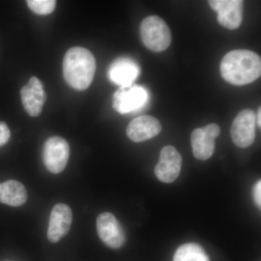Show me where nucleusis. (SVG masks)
Segmentation results:
<instances>
[{
  "instance_id": "nucleus-1",
  "label": "nucleus",
  "mask_w": 261,
  "mask_h": 261,
  "mask_svg": "<svg viewBox=\"0 0 261 261\" xmlns=\"http://www.w3.org/2000/svg\"><path fill=\"white\" fill-rule=\"evenodd\" d=\"M220 70L223 79L233 85L252 83L261 75L260 57L248 49L229 51L223 58Z\"/></svg>"
},
{
  "instance_id": "nucleus-2",
  "label": "nucleus",
  "mask_w": 261,
  "mask_h": 261,
  "mask_svg": "<svg viewBox=\"0 0 261 261\" xmlns=\"http://www.w3.org/2000/svg\"><path fill=\"white\" fill-rule=\"evenodd\" d=\"M63 76L72 88L83 91L94 80L96 61L92 53L83 47H73L65 53L63 63Z\"/></svg>"
},
{
  "instance_id": "nucleus-3",
  "label": "nucleus",
  "mask_w": 261,
  "mask_h": 261,
  "mask_svg": "<svg viewBox=\"0 0 261 261\" xmlns=\"http://www.w3.org/2000/svg\"><path fill=\"white\" fill-rule=\"evenodd\" d=\"M140 37L144 45L154 53L167 49L172 40L167 23L158 15H150L142 20Z\"/></svg>"
},
{
  "instance_id": "nucleus-4",
  "label": "nucleus",
  "mask_w": 261,
  "mask_h": 261,
  "mask_svg": "<svg viewBox=\"0 0 261 261\" xmlns=\"http://www.w3.org/2000/svg\"><path fill=\"white\" fill-rule=\"evenodd\" d=\"M70 156V146L61 137L48 139L43 147L42 159L46 168L51 173L58 174L66 167Z\"/></svg>"
},
{
  "instance_id": "nucleus-5",
  "label": "nucleus",
  "mask_w": 261,
  "mask_h": 261,
  "mask_svg": "<svg viewBox=\"0 0 261 261\" xmlns=\"http://www.w3.org/2000/svg\"><path fill=\"white\" fill-rule=\"evenodd\" d=\"M147 89L142 86L132 84L119 87L113 97V108L121 114H127L143 107L148 100Z\"/></svg>"
},
{
  "instance_id": "nucleus-6",
  "label": "nucleus",
  "mask_w": 261,
  "mask_h": 261,
  "mask_svg": "<svg viewBox=\"0 0 261 261\" xmlns=\"http://www.w3.org/2000/svg\"><path fill=\"white\" fill-rule=\"evenodd\" d=\"M256 114L252 110L240 111L231 125V139L233 143L241 148H246L253 143L255 137Z\"/></svg>"
},
{
  "instance_id": "nucleus-7",
  "label": "nucleus",
  "mask_w": 261,
  "mask_h": 261,
  "mask_svg": "<svg viewBox=\"0 0 261 261\" xmlns=\"http://www.w3.org/2000/svg\"><path fill=\"white\" fill-rule=\"evenodd\" d=\"M98 236L107 246L118 249L124 245L126 236L119 221L111 213L98 216L96 221Z\"/></svg>"
},
{
  "instance_id": "nucleus-8",
  "label": "nucleus",
  "mask_w": 261,
  "mask_h": 261,
  "mask_svg": "<svg viewBox=\"0 0 261 261\" xmlns=\"http://www.w3.org/2000/svg\"><path fill=\"white\" fill-rule=\"evenodd\" d=\"M211 8L217 12L220 25L229 30L238 29L243 22L244 2L242 0H210Z\"/></svg>"
},
{
  "instance_id": "nucleus-9",
  "label": "nucleus",
  "mask_w": 261,
  "mask_h": 261,
  "mask_svg": "<svg viewBox=\"0 0 261 261\" xmlns=\"http://www.w3.org/2000/svg\"><path fill=\"white\" fill-rule=\"evenodd\" d=\"M182 157L173 146H166L161 149L159 163L154 168V173L160 181L171 183L181 172Z\"/></svg>"
},
{
  "instance_id": "nucleus-10",
  "label": "nucleus",
  "mask_w": 261,
  "mask_h": 261,
  "mask_svg": "<svg viewBox=\"0 0 261 261\" xmlns=\"http://www.w3.org/2000/svg\"><path fill=\"white\" fill-rule=\"evenodd\" d=\"M73 221L71 208L66 204L58 203L53 207L49 216L47 239L51 243L59 242L69 232Z\"/></svg>"
},
{
  "instance_id": "nucleus-11",
  "label": "nucleus",
  "mask_w": 261,
  "mask_h": 261,
  "mask_svg": "<svg viewBox=\"0 0 261 261\" xmlns=\"http://www.w3.org/2000/svg\"><path fill=\"white\" fill-rule=\"evenodd\" d=\"M20 97L24 110L32 117L41 114L47 98L42 82L35 76H32L21 89Z\"/></svg>"
},
{
  "instance_id": "nucleus-12",
  "label": "nucleus",
  "mask_w": 261,
  "mask_h": 261,
  "mask_svg": "<svg viewBox=\"0 0 261 261\" xmlns=\"http://www.w3.org/2000/svg\"><path fill=\"white\" fill-rule=\"evenodd\" d=\"M140 73V65L132 58H118L111 63L108 70V77L111 82L122 87L133 84Z\"/></svg>"
},
{
  "instance_id": "nucleus-13",
  "label": "nucleus",
  "mask_w": 261,
  "mask_h": 261,
  "mask_svg": "<svg viewBox=\"0 0 261 261\" xmlns=\"http://www.w3.org/2000/svg\"><path fill=\"white\" fill-rule=\"evenodd\" d=\"M162 127L159 120L150 116H142L130 122L126 128V135L135 142L150 140L161 133Z\"/></svg>"
},
{
  "instance_id": "nucleus-14",
  "label": "nucleus",
  "mask_w": 261,
  "mask_h": 261,
  "mask_svg": "<svg viewBox=\"0 0 261 261\" xmlns=\"http://www.w3.org/2000/svg\"><path fill=\"white\" fill-rule=\"evenodd\" d=\"M28 199V192L23 184L15 180L0 184V202L12 207L24 205Z\"/></svg>"
},
{
  "instance_id": "nucleus-15",
  "label": "nucleus",
  "mask_w": 261,
  "mask_h": 261,
  "mask_svg": "<svg viewBox=\"0 0 261 261\" xmlns=\"http://www.w3.org/2000/svg\"><path fill=\"white\" fill-rule=\"evenodd\" d=\"M216 139L209 135L203 127L196 128L191 135L192 152L196 159L206 161L214 154L216 147Z\"/></svg>"
},
{
  "instance_id": "nucleus-16",
  "label": "nucleus",
  "mask_w": 261,
  "mask_h": 261,
  "mask_svg": "<svg viewBox=\"0 0 261 261\" xmlns=\"http://www.w3.org/2000/svg\"><path fill=\"white\" fill-rule=\"evenodd\" d=\"M173 261H210V259L200 245L187 243L176 250Z\"/></svg>"
},
{
  "instance_id": "nucleus-17",
  "label": "nucleus",
  "mask_w": 261,
  "mask_h": 261,
  "mask_svg": "<svg viewBox=\"0 0 261 261\" xmlns=\"http://www.w3.org/2000/svg\"><path fill=\"white\" fill-rule=\"evenodd\" d=\"M29 8L38 15L50 14L56 9L57 2L55 0H28Z\"/></svg>"
},
{
  "instance_id": "nucleus-18",
  "label": "nucleus",
  "mask_w": 261,
  "mask_h": 261,
  "mask_svg": "<svg viewBox=\"0 0 261 261\" xmlns=\"http://www.w3.org/2000/svg\"><path fill=\"white\" fill-rule=\"evenodd\" d=\"M10 138V130L5 122L0 121V147L8 143Z\"/></svg>"
},
{
  "instance_id": "nucleus-19",
  "label": "nucleus",
  "mask_w": 261,
  "mask_h": 261,
  "mask_svg": "<svg viewBox=\"0 0 261 261\" xmlns=\"http://www.w3.org/2000/svg\"><path fill=\"white\" fill-rule=\"evenodd\" d=\"M253 197L255 200V203L258 206L259 208L260 209L261 206V181L259 180L255 184L253 188Z\"/></svg>"
},
{
  "instance_id": "nucleus-20",
  "label": "nucleus",
  "mask_w": 261,
  "mask_h": 261,
  "mask_svg": "<svg viewBox=\"0 0 261 261\" xmlns=\"http://www.w3.org/2000/svg\"><path fill=\"white\" fill-rule=\"evenodd\" d=\"M260 116H261V108L260 107L258 108V110H257V113L256 114V124L257 125V126L259 127V128H260V127H261Z\"/></svg>"
}]
</instances>
